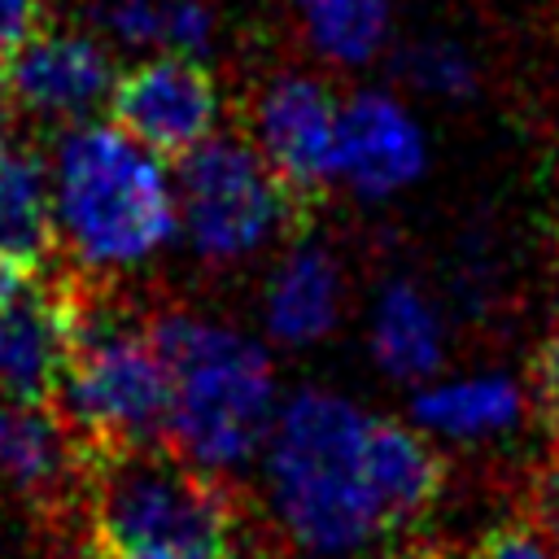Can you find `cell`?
Listing matches in <instances>:
<instances>
[{
	"mask_svg": "<svg viewBox=\"0 0 559 559\" xmlns=\"http://www.w3.org/2000/svg\"><path fill=\"white\" fill-rule=\"evenodd\" d=\"M83 306L74 293L22 280L0 297V397L48 402L74 362Z\"/></svg>",
	"mask_w": 559,
	"mask_h": 559,
	"instance_id": "obj_8",
	"label": "cell"
},
{
	"mask_svg": "<svg viewBox=\"0 0 559 559\" xmlns=\"http://www.w3.org/2000/svg\"><path fill=\"white\" fill-rule=\"evenodd\" d=\"M428 166V140L411 105L384 87H362L341 100L336 118V183L362 201L406 192Z\"/></svg>",
	"mask_w": 559,
	"mask_h": 559,
	"instance_id": "obj_9",
	"label": "cell"
},
{
	"mask_svg": "<svg viewBox=\"0 0 559 559\" xmlns=\"http://www.w3.org/2000/svg\"><path fill=\"white\" fill-rule=\"evenodd\" d=\"M153 341L170 367V428L175 450L201 472H231L262 454L280 415L271 354L205 314H162Z\"/></svg>",
	"mask_w": 559,
	"mask_h": 559,
	"instance_id": "obj_3",
	"label": "cell"
},
{
	"mask_svg": "<svg viewBox=\"0 0 559 559\" xmlns=\"http://www.w3.org/2000/svg\"><path fill=\"white\" fill-rule=\"evenodd\" d=\"M114 122L162 157H183L218 135L223 96L214 74L183 52H153L135 61L109 96Z\"/></svg>",
	"mask_w": 559,
	"mask_h": 559,
	"instance_id": "obj_7",
	"label": "cell"
},
{
	"mask_svg": "<svg viewBox=\"0 0 559 559\" xmlns=\"http://www.w3.org/2000/svg\"><path fill=\"white\" fill-rule=\"evenodd\" d=\"M57 240L48 166L0 135V258L31 271Z\"/></svg>",
	"mask_w": 559,
	"mask_h": 559,
	"instance_id": "obj_16",
	"label": "cell"
},
{
	"mask_svg": "<svg viewBox=\"0 0 559 559\" xmlns=\"http://www.w3.org/2000/svg\"><path fill=\"white\" fill-rule=\"evenodd\" d=\"M61 415L87 445H153L170 428V367L153 341L114 314L83 310V336L61 380Z\"/></svg>",
	"mask_w": 559,
	"mask_h": 559,
	"instance_id": "obj_5",
	"label": "cell"
},
{
	"mask_svg": "<svg viewBox=\"0 0 559 559\" xmlns=\"http://www.w3.org/2000/svg\"><path fill=\"white\" fill-rule=\"evenodd\" d=\"M341 306H345L341 262L323 245L288 249L271 266L266 288H262V323L271 341L293 345V349L323 341L341 323Z\"/></svg>",
	"mask_w": 559,
	"mask_h": 559,
	"instance_id": "obj_12",
	"label": "cell"
},
{
	"mask_svg": "<svg viewBox=\"0 0 559 559\" xmlns=\"http://www.w3.org/2000/svg\"><path fill=\"white\" fill-rule=\"evenodd\" d=\"M397 74H402L406 87H415L419 96H437V100H459L476 83L472 57L450 39H415V44H406L397 52Z\"/></svg>",
	"mask_w": 559,
	"mask_h": 559,
	"instance_id": "obj_19",
	"label": "cell"
},
{
	"mask_svg": "<svg viewBox=\"0 0 559 559\" xmlns=\"http://www.w3.org/2000/svg\"><path fill=\"white\" fill-rule=\"evenodd\" d=\"M39 0H0V61H9L35 35Z\"/></svg>",
	"mask_w": 559,
	"mask_h": 559,
	"instance_id": "obj_21",
	"label": "cell"
},
{
	"mask_svg": "<svg viewBox=\"0 0 559 559\" xmlns=\"http://www.w3.org/2000/svg\"><path fill=\"white\" fill-rule=\"evenodd\" d=\"M341 100L314 74H275L253 100V148L293 192H314L336 179Z\"/></svg>",
	"mask_w": 559,
	"mask_h": 559,
	"instance_id": "obj_10",
	"label": "cell"
},
{
	"mask_svg": "<svg viewBox=\"0 0 559 559\" xmlns=\"http://www.w3.org/2000/svg\"><path fill=\"white\" fill-rule=\"evenodd\" d=\"M537 524L550 533V542L559 546V472L542 480L537 489Z\"/></svg>",
	"mask_w": 559,
	"mask_h": 559,
	"instance_id": "obj_23",
	"label": "cell"
},
{
	"mask_svg": "<svg viewBox=\"0 0 559 559\" xmlns=\"http://www.w3.org/2000/svg\"><path fill=\"white\" fill-rule=\"evenodd\" d=\"M467 559H559V546L550 542V533L537 524H507V528H493L489 537H480V546L467 555Z\"/></svg>",
	"mask_w": 559,
	"mask_h": 559,
	"instance_id": "obj_20",
	"label": "cell"
},
{
	"mask_svg": "<svg viewBox=\"0 0 559 559\" xmlns=\"http://www.w3.org/2000/svg\"><path fill=\"white\" fill-rule=\"evenodd\" d=\"M17 109L44 122H87L114 96V61L96 35L83 31H35L9 61Z\"/></svg>",
	"mask_w": 559,
	"mask_h": 559,
	"instance_id": "obj_11",
	"label": "cell"
},
{
	"mask_svg": "<svg viewBox=\"0 0 559 559\" xmlns=\"http://www.w3.org/2000/svg\"><path fill=\"white\" fill-rule=\"evenodd\" d=\"M537 397H542L546 415L559 428V328L546 336V345L537 354Z\"/></svg>",
	"mask_w": 559,
	"mask_h": 559,
	"instance_id": "obj_22",
	"label": "cell"
},
{
	"mask_svg": "<svg viewBox=\"0 0 559 559\" xmlns=\"http://www.w3.org/2000/svg\"><path fill=\"white\" fill-rule=\"evenodd\" d=\"M367 345L376 367L397 384H424L441 371L445 323L432 297L411 280H389L367 319Z\"/></svg>",
	"mask_w": 559,
	"mask_h": 559,
	"instance_id": "obj_15",
	"label": "cell"
},
{
	"mask_svg": "<svg viewBox=\"0 0 559 559\" xmlns=\"http://www.w3.org/2000/svg\"><path fill=\"white\" fill-rule=\"evenodd\" d=\"M411 419L419 432L441 437V441L502 437L524 419V389L507 371L432 376L415 389Z\"/></svg>",
	"mask_w": 559,
	"mask_h": 559,
	"instance_id": "obj_14",
	"label": "cell"
},
{
	"mask_svg": "<svg viewBox=\"0 0 559 559\" xmlns=\"http://www.w3.org/2000/svg\"><path fill=\"white\" fill-rule=\"evenodd\" d=\"M79 476L74 428L48 402L0 397V485L31 502H57Z\"/></svg>",
	"mask_w": 559,
	"mask_h": 559,
	"instance_id": "obj_13",
	"label": "cell"
},
{
	"mask_svg": "<svg viewBox=\"0 0 559 559\" xmlns=\"http://www.w3.org/2000/svg\"><path fill=\"white\" fill-rule=\"evenodd\" d=\"M22 280H26V271H22V266H13L9 258H0V297H4L9 288H17Z\"/></svg>",
	"mask_w": 559,
	"mask_h": 559,
	"instance_id": "obj_25",
	"label": "cell"
},
{
	"mask_svg": "<svg viewBox=\"0 0 559 559\" xmlns=\"http://www.w3.org/2000/svg\"><path fill=\"white\" fill-rule=\"evenodd\" d=\"M96 26L131 52L201 57L214 44V13L205 0H100Z\"/></svg>",
	"mask_w": 559,
	"mask_h": 559,
	"instance_id": "obj_17",
	"label": "cell"
},
{
	"mask_svg": "<svg viewBox=\"0 0 559 559\" xmlns=\"http://www.w3.org/2000/svg\"><path fill=\"white\" fill-rule=\"evenodd\" d=\"M57 240L92 271H127L179 236V188L162 153L118 122H74L48 162Z\"/></svg>",
	"mask_w": 559,
	"mask_h": 559,
	"instance_id": "obj_2",
	"label": "cell"
},
{
	"mask_svg": "<svg viewBox=\"0 0 559 559\" xmlns=\"http://www.w3.org/2000/svg\"><path fill=\"white\" fill-rule=\"evenodd\" d=\"M87 520L100 559H236L223 489L157 445L105 450L92 467Z\"/></svg>",
	"mask_w": 559,
	"mask_h": 559,
	"instance_id": "obj_4",
	"label": "cell"
},
{
	"mask_svg": "<svg viewBox=\"0 0 559 559\" xmlns=\"http://www.w3.org/2000/svg\"><path fill=\"white\" fill-rule=\"evenodd\" d=\"M13 109H17V96H13V83H9V66L0 61V135H4L9 118H13Z\"/></svg>",
	"mask_w": 559,
	"mask_h": 559,
	"instance_id": "obj_24",
	"label": "cell"
},
{
	"mask_svg": "<svg viewBox=\"0 0 559 559\" xmlns=\"http://www.w3.org/2000/svg\"><path fill=\"white\" fill-rule=\"evenodd\" d=\"M397 0H293L306 44L332 66H367L393 26Z\"/></svg>",
	"mask_w": 559,
	"mask_h": 559,
	"instance_id": "obj_18",
	"label": "cell"
},
{
	"mask_svg": "<svg viewBox=\"0 0 559 559\" xmlns=\"http://www.w3.org/2000/svg\"><path fill=\"white\" fill-rule=\"evenodd\" d=\"M179 231L205 262H240L266 249L293 210V188L253 140L210 135L179 157Z\"/></svg>",
	"mask_w": 559,
	"mask_h": 559,
	"instance_id": "obj_6",
	"label": "cell"
},
{
	"mask_svg": "<svg viewBox=\"0 0 559 559\" xmlns=\"http://www.w3.org/2000/svg\"><path fill=\"white\" fill-rule=\"evenodd\" d=\"M376 419L332 389H297L280 402L262 476L271 511L301 555L354 559L397 528L376 480Z\"/></svg>",
	"mask_w": 559,
	"mask_h": 559,
	"instance_id": "obj_1",
	"label": "cell"
}]
</instances>
